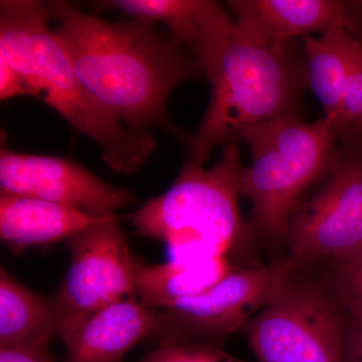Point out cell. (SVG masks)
<instances>
[{
  "label": "cell",
  "mask_w": 362,
  "mask_h": 362,
  "mask_svg": "<svg viewBox=\"0 0 362 362\" xmlns=\"http://www.w3.org/2000/svg\"><path fill=\"white\" fill-rule=\"evenodd\" d=\"M244 141L252 162L242 169L240 192L251 202L252 226L272 242L285 240L298 207L337 159V132L324 118L304 123L293 116L252 131Z\"/></svg>",
  "instance_id": "5b68a950"
},
{
  "label": "cell",
  "mask_w": 362,
  "mask_h": 362,
  "mask_svg": "<svg viewBox=\"0 0 362 362\" xmlns=\"http://www.w3.org/2000/svg\"><path fill=\"white\" fill-rule=\"evenodd\" d=\"M157 313L127 298L100 309L73 329L59 335L65 362H123L135 345L153 337Z\"/></svg>",
  "instance_id": "4fadbf2b"
},
{
  "label": "cell",
  "mask_w": 362,
  "mask_h": 362,
  "mask_svg": "<svg viewBox=\"0 0 362 362\" xmlns=\"http://www.w3.org/2000/svg\"><path fill=\"white\" fill-rule=\"evenodd\" d=\"M228 6L238 25L274 44L289 45L296 37L321 35L335 28L358 35V28L351 16L354 4L344 1L232 0Z\"/></svg>",
  "instance_id": "7c38bea8"
},
{
  "label": "cell",
  "mask_w": 362,
  "mask_h": 362,
  "mask_svg": "<svg viewBox=\"0 0 362 362\" xmlns=\"http://www.w3.org/2000/svg\"><path fill=\"white\" fill-rule=\"evenodd\" d=\"M335 263L334 292L344 307L362 304V247Z\"/></svg>",
  "instance_id": "ffe728a7"
},
{
  "label": "cell",
  "mask_w": 362,
  "mask_h": 362,
  "mask_svg": "<svg viewBox=\"0 0 362 362\" xmlns=\"http://www.w3.org/2000/svg\"><path fill=\"white\" fill-rule=\"evenodd\" d=\"M54 33L81 82L129 129L162 127L176 133L166 104L177 86L204 77L185 49L162 37L156 25L110 23L64 1H47Z\"/></svg>",
  "instance_id": "6da1fadb"
},
{
  "label": "cell",
  "mask_w": 362,
  "mask_h": 362,
  "mask_svg": "<svg viewBox=\"0 0 362 362\" xmlns=\"http://www.w3.org/2000/svg\"><path fill=\"white\" fill-rule=\"evenodd\" d=\"M209 106L197 129L183 137L187 161L204 164L220 145L239 143L252 131L294 115L303 70L289 45L262 39L235 21L230 39L206 75Z\"/></svg>",
  "instance_id": "3957f363"
},
{
  "label": "cell",
  "mask_w": 362,
  "mask_h": 362,
  "mask_svg": "<svg viewBox=\"0 0 362 362\" xmlns=\"http://www.w3.org/2000/svg\"><path fill=\"white\" fill-rule=\"evenodd\" d=\"M345 311L344 362H362V312Z\"/></svg>",
  "instance_id": "44dd1931"
},
{
  "label": "cell",
  "mask_w": 362,
  "mask_h": 362,
  "mask_svg": "<svg viewBox=\"0 0 362 362\" xmlns=\"http://www.w3.org/2000/svg\"><path fill=\"white\" fill-rule=\"evenodd\" d=\"M339 145L354 146L362 142V44L352 54L343 93L341 108L335 125Z\"/></svg>",
  "instance_id": "ac0fdd59"
},
{
  "label": "cell",
  "mask_w": 362,
  "mask_h": 362,
  "mask_svg": "<svg viewBox=\"0 0 362 362\" xmlns=\"http://www.w3.org/2000/svg\"><path fill=\"white\" fill-rule=\"evenodd\" d=\"M296 270L288 257L269 265L239 267L206 292L160 309L152 339L158 346L177 343L221 346L233 333L242 332Z\"/></svg>",
  "instance_id": "52a82bcc"
},
{
  "label": "cell",
  "mask_w": 362,
  "mask_h": 362,
  "mask_svg": "<svg viewBox=\"0 0 362 362\" xmlns=\"http://www.w3.org/2000/svg\"><path fill=\"white\" fill-rule=\"evenodd\" d=\"M237 268L225 257L170 259L154 265L134 255L136 296L146 308H166L178 300L206 292Z\"/></svg>",
  "instance_id": "9a60e30c"
},
{
  "label": "cell",
  "mask_w": 362,
  "mask_h": 362,
  "mask_svg": "<svg viewBox=\"0 0 362 362\" xmlns=\"http://www.w3.org/2000/svg\"><path fill=\"white\" fill-rule=\"evenodd\" d=\"M140 362H245L221 346L199 343H177L157 346Z\"/></svg>",
  "instance_id": "d6986e66"
},
{
  "label": "cell",
  "mask_w": 362,
  "mask_h": 362,
  "mask_svg": "<svg viewBox=\"0 0 362 362\" xmlns=\"http://www.w3.org/2000/svg\"><path fill=\"white\" fill-rule=\"evenodd\" d=\"M302 40L304 84L320 102L324 119L335 130L352 54L359 40L343 28Z\"/></svg>",
  "instance_id": "e0dca14e"
},
{
  "label": "cell",
  "mask_w": 362,
  "mask_h": 362,
  "mask_svg": "<svg viewBox=\"0 0 362 362\" xmlns=\"http://www.w3.org/2000/svg\"><path fill=\"white\" fill-rule=\"evenodd\" d=\"M285 242L298 268L337 262L362 247V142L339 145L329 173L293 216Z\"/></svg>",
  "instance_id": "ba28073f"
},
{
  "label": "cell",
  "mask_w": 362,
  "mask_h": 362,
  "mask_svg": "<svg viewBox=\"0 0 362 362\" xmlns=\"http://www.w3.org/2000/svg\"><path fill=\"white\" fill-rule=\"evenodd\" d=\"M296 271L243 328L258 362H344L346 311L335 292Z\"/></svg>",
  "instance_id": "8992f818"
},
{
  "label": "cell",
  "mask_w": 362,
  "mask_h": 362,
  "mask_svg": "<svg viewBox=\"0 0 362 362\" xmlns=\"http://www.w3.org/2000/svg\"><path fill=\"white\" fill-rule=\"evenodd\" d=\"M97 6L122 11L133 20L165 25L169 39L190 54L204 77L235 28V20L213 0H113Z\"/></svg>",
  "instance_id": "8fae6325"
},
{
  "label": "cell",
  "mask_w": 362,
  "mask_h": 362,
  "mask_svg": "<svg viewBox=\"0 0 362 362\" xmlns=\"http://www.w3.org/2000/svg\"><path fill=\"white\" fill-rule=\"evenodd\" d=\"M0 190L90 214L114 213L137 202L129 190L112 187L73 159L23 153L6 145L0 150Z\"/></svg>",
  "instance_id": "30bf717a"
},
{
  "label": "cell",
  "mask_w": 362,
  "mask_h": 362,
  "mask_svg": "<svg viewBox=\"0 0 362 362\" xmlns=\"http://www.w3.org/2000/svg\"><path fill=\"white\" fill-rule=\"evenodd\" d=\"M345 309L349 311L362 312V304L356 305V306L346 307Z\"/></svg>",
  "instance_id": "cb8c5ba5"
},
{
  "label": "cell",
  "mask_w": 362,
  "mask_h": 362,
  "mask_svg": "<svg viewBox=\"0 0 362 362\" xmlns=\"http://www.w3.org/2000/svg\"><path fill=\"white\" fill-rule=\"evenodd\" d=\"M239 144L209 168L187 161L173 185L126 216L136 233L164 243L171 259L225 257L233 263L251 235L240 209Z\"/></svg>",
  "instance_id": "277c9868"
},
{
  "label": "cell",
  "mask_w": 362,
  "mask_h": 362,
  "mask_svg": "<svg viewBox=\"0 0 362 362\" xmlns=\"http://www.w3.org/2000/svg\"><path fill=\"white\" fill-rule=\"evenodd\" d=\"M49 21L47 1L1 0L0 57L25 78L30 96L101 146L109 168L136 173L156 150V139L149 131L126 127L90 95Z\"/></svg>",
  "instance_id": "7a4b0ae2"
},
{
  "label": "cell",
  "mask_w": 362,
  "mask_h": 362,
  "mask_svg": "<svg viewBox=\"0 0 362 362\" xmlns=\"http://www.w3.org/2000/svg\"><path fill=\"white\" fill-rule=\"evenodd\" d=\"M54 298H47L0 269V347L49 350L59 332Z\"/></svg>",
  "instance_id": "2e32d148"
},
{
  "label": "cell",
  "mask_w": 362,
  "mask_h": 362,
  "mask_svg": "<svg viewBox=\"0 0 362 362\" xmlns=\"http://www.w3.org/2000/svg\"><path fill=\"white\" fill-rule=\"evenodd\" d=\"M115 213L66 240L71 264L54 297L59 337L94 312L127 298H136L133 256Z\"/></svg>",
  "instance_id": "9c48e42d"
},
{
  "label": "cell",
  "mask_w": 362,
  "mask_h": 362,
  "mask_svg": "<svg viewBox=\"0 0 362 362\" xmlns=\"http://www.w3.org/2000/svg\"><path fill=\"white\" fill-rule=\"evenodd\" d=\"M30 96V87L25 78L6 59L0 57V99L6 101L11 98Z\"/></svg>",
  "instance_id": "7402d4cb"
},
{
  "label": "cell",
  "mask_w": 362,
  "mask_h": 362,
  "mask_svg": "<svg viewBox=\"0 0 362 362\" xmlns=\"http://www.w3.org/2000/svg\"><path fill=\"white\" fill-rule=\"evenodd\" d=\"M0 362H57L49 350L0 347Z\"/></svg>",
  "instance_id": "603a6c76"
},
{
  "label": "cell",
  "mask_w": 362,
  "mask_h": 362,
  "mask_svg": "<svg viewBox=\"0 0 362 362\" xmlns=\"http://www.w3.org/2000/svg\"><path fill=\"white\" fill-rule=\"evenodd\" d=\"M108 214H90L35 197L1 194L0 238L11 252L20 255L30 247L70 239Z\"/></svg>",
  "instance_id": "5bb4252c"
}]
</instances>
